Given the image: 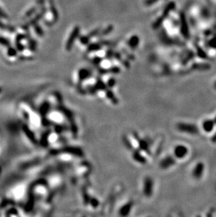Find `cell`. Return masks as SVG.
Here are the masks:
<instances>
[{
    "instance_id": "1",
    "label": "cell",
    "mask_w": 216,
    "mask_h": 217,
    "mask_svg": "<svg viewBox=\"0 0 216 217\" xmlns=\"http://www.w3.org/2000/svg\"><path fill=\"white\" fill-rule=\"evenodd\" d=\"M176 129L178 131L190 136H197L200 133V129L196 124L191 122H180L176 124Z\"/></svg>"
},
{
    "instance_id": "10",
    "label": "cell",
    "mask_w": 216,
    "mask_h": 217,
    "mask_svg": "<svg viewBox=\"0 0 216 217\" xmlns=\"http://www.w3.org/2000/svg\"><path fill=\"white\" fill-rule=\"evenodd\" d=\"M214 119V121H215V123H216V116L215 117V118H214V119Z\"/></svg>"
},
{
    "instance_id": "3",
    "label": "cell",
    "mask_w": 216,
    "mask_h": 217,
    "mask_svg": "<svg viewBox=\"0 0 216 217\" xmlns=\"http://www.w3.org/2000/svg\"><path fill=\"white\" fill-rule=\"evenodd\" d=\"M189 153V149L186 145L178 144L174 146L173 150V156L175 160H183L186 158Z\"/></svg>"
},
{
    "instance_id": "12",
    "label": "cell",
    "mask_w": 216,
    "mask_h": 217,
    "mask_svg": "<svg viewBox=\"0 0 216 217\" xmlns=\"http://www.w3.org/2000/svg\"><path fill=\"white\" fill-rule=\"evenodd\" d=\"M2 91V89L1 88H0V92H1Z\"/></svg>"
},
{
    "instance_id": "4",
    "label": "cell",
    "mask_w": 216,
    "mask_h": 217,
    "mask_svg": "<svg viewBox=\"0 0 216 217\" xmlns=\"http://www.w3.org/2000/svg\"><path fill=\"white\" fill-rule=\"evenodd\" d=\"M206 166L203 162H198L195 164L192 170V176L195 180H200L205 172Z\"/></svg>"
},
{
    "instance_id": "11",
    "label": "cell",
    "mask_w": 216,
    "mask_h": 217,
    "mask_svg": "<svg viewBox=\"0 0 216 217\" xmlns=\"http://www.w3.org/2000/svg\"><path fill=\"white\" fill-rule=\"evenodd\" d=\"M214 87H215V89H216V82H215V85H214Z\"/></svg>"
},
{
    "instance_id": "8",
    "label": "cell",
    "mask_w": 216,
    "mask_h": 217,
    "mask_svg": "<svg viewBox=\"0 0 216 217\" xmlns=\"http://www.w3.org/2000/svg\"><path fill=\"white\" fill-rule=\"evenodd\" d=\"M138 37H133L129 40V46H131L132 48H133L135 47H136L137 44H138Z\"/></svg>"
},
{
    "instance_id": "7",
    "label": "cell",
    "mask_w": 216,
    "mask_h": 217,
    "mask_svg": "<svg viewBox=\"0 0 216 217\" xmlns=\"http://www.w3.org/2000/svg\"><path fill=\"white\" fill-rule=\"evenodd\" d=\"M79 31H80V28H79L78 27H76L75 30H74L73 33L71 34L70 37H69V40L67 41V46H66V48L67 50H70V48L72 47V46H73V44L74 42V41L75 40V39L76 37L78 35Z\"/></svg>"
},
{
    "instance_id": "9",
    "label": "cell",
    "mask_w": 216,
    "mask_h": 217,
    "mask_svg": "<svg viewBox=\"0 0 216 217\" xmlns=\"http://www.w3.org/2000/svg\"><path fill=\"white\" fill-rule=\"evenodd\" d=\"M211 141H212L213 144H216V128L213 132V135L212 137H211Z\"/></svg>"
},
{
    "instance_id": "2",
    "label": "cell",
    "mask_w": 216,
    "mask_h": 217,
    "mask_svg": "<svg viewBox=\"0 0 216 217\" xmlns=\"http://www.w3.org/2000/svg\"><path fill=\"white\" fill-rule=\"evenodd\" d=\"M154 181L151 176H147L145 177L143 181L142 191L143 195L146 197H151L154 193Z\"/></svg>"
},
{
    "instance_id": "6",
    "label": "cell",
    "mask_w": 216,
    "mask_h": 217,
    "mask_svg": "<svg viewBox=\"0 0 216 217\" xmlns=\"http://www.w3.org/2000/svg\"><path fill=\"white\" fill-rule=\"evenodd\" d=\"M216 128V123L213 119H206L202 122L201 129L206 133H213Z\"/></svg>"
},
{
    "instance_id": "5",
    "label": "cell",
    "mask_w": 216,
    "mask_h": 217,
    "mask_svg": "<svg viewBox=\"0 0 216 217\" xmlns=\"http://www.w3.org/2000/svg\"><path fill=\"white\" fill-rule=\"evenodd\" d=\"M175 164L176 160L173 156V155H167L160 161L159 167L161 169L166 170L173 167Z\"/></svg>"
}]
</instances>
